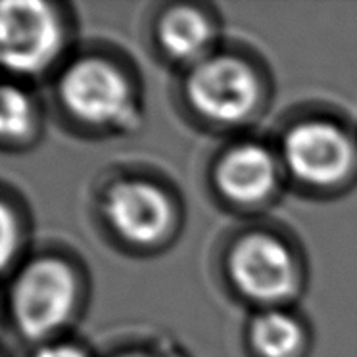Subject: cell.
I'll list each match as a JSON object with an SVG mask.
<instances>
[{"label": "cell", "instance_id": "cell-8", "mask_svg": "<svg viewBox=\"0 0 357 357\" xmlns=\"http://www.w3.org/2000/svg\"><path fill=\"white\" fill-rule=\"evenodd\" d=\"M280 181V162L264 144L241 142L219 158L215 185L229 202L259 206L271 200Z\"/></svg>", "mask_w": 357, "mask_h": 357}, {"label": "cell", "instance_id": "cell-5", "mask_svg": "<svg viewBox=\"0 0 357 357\" xmlns=\"http://www.w3.org/2000/svg\"><path fill=\"white\" fill-rule=\"evenodd\" d=\"M63 31L50 4L39 0L0 2V68L16 75H37L60 54Z\"/></svg>", "mask_w": 357, "mask_h": 357}, {"label": "cell", "instance_id": "cell-3", "mask_svg": "<svg viewBox=\"0 0 357 357\" xmlns=\"http://www.w3.org/2000/svg\"><path fill=\"white\" fill-rule=\"evenodd\" d=\"M187 96L206 121L233 127L256 114L261 83L254 68L231 54H211L192 66Z\"/></svg>", "mask_w": 357, "mask_h": 357}, {"label": "cell", "instance_id": "cell-14", "mask_svg": "<svg viewBox=\"0 0 357 357\" xmlns=\"http://www.w3.org/2000/svg\"><path fill=\"white\" fill-rule=\"evenodd\" d=\"M117 357H146V356H142V354H123V356H117Z\"/></svg>", "mask_w": 357, "mask_h": 357}, {"label": "cell", "instance_id": "cell-12", "mask_svg": "<svg viewBox=\"0 0 357 357\" xmlns=\"http://www.w3.org/2000/svg\"><path fill=\"white\" fill-rule=\"evenodd\" d=\"M20 229L14 211L4 202H0V271H4L12 257L16 256Z\"/></svg>", "mask_w": 357, "mask_h": 357}, {"label": "cell", "instance_id": "cell-13", "mask_svg": "<svg viewBox=\"0 0 357 357\" xmlns=\"http://www.w3.org/2000/svg\"><path fill=\"white\" fill-rule=\"evenodd\" d=\"M35 357H89L85 349L77 348L73 344H66V342H52L47 344L35 354Z\"/></svg>", "mask_w": 357, "mask_h": 357}, {"label": "cell", "instance_id": "cell-10", "mask_svg": "<svg viewBox=\"0 0 357 357\" xmlns=\"http://www.w3.org/2000/svg\"><path fill=\"white\" fill-rule=\"evenodd\" d=\"M250 344L259 357H296L305 346V331L300 319L280 310L267 307L250 323Z\"/></svg>", "mask_w": 357, "mask_h": 357}, {"label": "cell", "instance_id": "cell-9", "mask_svg": "<svg viewBox=\"0 0 357 357\" xmlns=\"http://www.w3.org/2000/svg\"><path fill=\"white\" fill-rule=\"evenodd\" d=\"M215 39L211 20L192 6H175L158 22V43L173 62L200 63L210 54Z\"/></svg>", "mask_w": 357, "mask_h": 357}, {"label": "cell", "instance_id": "cell-1", "mask_svg": "<svg viewBox=\"0 0 357 357\" xmlns=\"http://www.w3.org/2000/svg\"><path fill=\"white\" fill-rule=\"evenodd\" d=\"M60 100L77 121L109 131H132L140 106L135 89L116 63L104 58H81L60 79Z\"/></svg>", "mask_w": 357, "mask_h": 357}, {"label": "cell", "instance_id": "cell-6", "mask_svg": "<svg viewBox=\"0 0 357 357\" xmlns=\"http://www.w3.org/2000/svg\"><path fill=\"white\" fill-rule=\"evenodd\" d=\"M229 277L244 298L279 307L298 290V265L284 242L267 233L242 236L229 252Z\"/></svg>", "mask_w": 357, "mask_h": 357}, {"label": "cell", "instance_id": "cell-11", "mask_svg": "<svg viewBox=\"0 0 357 357\" xmlns=\"http://www.w3.org/2000/svg\"><path fill=\"white\" fill-rule=\"evenodd\" d=\"M35 123V109L27 94L16 85L0 83V140L25 139Z\"/></svg>", "mask_w": 357, "mask_h": 357}, {"label": "cell", "instance_id": "cell-4", "mask_svg": "<svg viewBox=\"0 0 357 357\" xmlns=\"http://www.w3.org/2000/svg\"><path fill=\"white\" fill-rule=\"evenodd\" d=\"M280 160L305 187L334 188L354 171L357 152L344 127L328 119H305L287 131Z\"/></svg>", "mask_w": 357, "mask_h": 357}, {"label": "cell", "instance_id": "cell-2", "mask_svg": "<svg viewBox=\"0 0 357 357\" xmlns=\"http://www.w3.org/2000/svg\"><path fill=\"white\" fill-rule=\"evenodd\" d=\"M77 277L58 257H39L25 265L10 294L17 328L31 340H45L68 325L77 305Z\"/></svg>", "mask_w": 357, "mask_h": 357}, {"label": "cell", "instance_id": "cell-7", "mask_svg": "<svg viewBox=\"0 0 357 357\" xmlns=\"http://www.w3.org/2000/svg\"><path fill=\"white\" fill-rule=\"evenodd\" d=\"M104 218L123 242L152 248L165 241L175 211L162 187L140 178H125L108 188Z\"/></svg>", "mask_w": 357, "mask_h": 357}]
</instances>
